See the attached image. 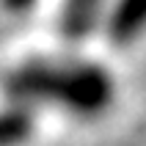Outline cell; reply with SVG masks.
Returning a JSON list of instances; mask_svg holds the SVG:
<instances>
[{
    "label": "cell",
    "instance_id": "6da1fadb",
    "mask_svg": "<svg viewBox=\"0 0 146 146\" xmlns=\"http://www.w3.org/2000/svg\"><path fill=\"white\" fill-rule=\"evenodd\" d=\"M6 91L22 102H50L77 119H97L116 102V80L88 58L25 61L6 74Z\"/></svg>",
    "mask_w": 146,
    "mask_h": 146
},
{
    "label": "cell",
    "instance_id": "277c9868",
    "mask_svg": "<svg viewBox=\"0 0 146 146\" xmlns=\"http://www.w3.org/2000/svg\"><path fill=\"white\" fill-rule=\"evenodd\" d=\"M36 3L39 0H0V8H6L8 14L22 17V14H31L33 8H36Z\"/></svg>",
    "mask_w": 146,
    "mask_h": 146
},
{
    "label": "cell",
    "instance_id": "7a4b0ae2",
    "mask_svg": "<svg viewBox=\"0 0 146 146\" xmlns=\"http://www.w3.org/2000/svg\"><path fill=\"white\" fill-rule=\"evenodd\" d=\"M102 31L116 47H130L141 41L146 36V0H110Z\"/></svg>",
    "mask_w": 146,
    "mask_h": 146
},
{
    "label": "cell",
    "instance_id": "3957f363",
    "mask_svg": "<svg viewBox=\"0 0 146 146\" xmlns=\"http://www.w3.org/2000/svg\"><path fill=\"white\" fill-rule=\"evenodd\" d=\"M110 0H61L58 31L66 41H83L105 25Z\"/></svg>",
    "mask_w": 146,
    "mask_h": 146
}]
</instances>
